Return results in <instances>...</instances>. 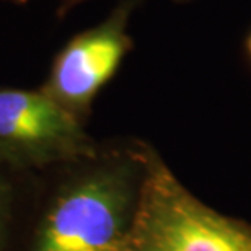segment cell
I'll use <instances>...</instances> for the list:
<instances>
[{"mask_svg": "<svg viewBox=\"0 0 251 251\" xmlns=\"http://www.w3.org/2000/svg\"><path fill=\"white\" fill-rule=\"evenodd\" d=\"M124 251H251V232L204 205L162 162L153 160Z\"/></svg>", "mask_w": 251, "mask_h": 251, "instance_id": "6da1fadb", "label": "cell"}, {"mask_svg": "<svg viewBox=\"0 0 251 251\" xmlns=\"http://www.w3.org/2000/svg\"><path fill=\"white\" fill-rule=\"evenodd\" d=\"M132 209L121 173L82 178L56 199L43 219L34 251H124Z\"/></svg>", "mask_w": 251, "mask_h": 251, "instance_id": "7a4b0ae2", "label": "cell"}, {"mask_svg": "<svg viewBox=\"0 0 251 251\" xmlns=\"http://www.w3.org/2000/svg\"><path fill=\"white\" fill-rule=\"evenodd\" d=\"M140 0H121L103 22L74 34L52 59L43 92L83 123L95 97L134 49L129 23Z\"/></svg>", "mask_w": 251, "mask_h": 251, "instance_id": "3957f363", "label": "cell"}, {"mask_svg": "<svg viewBox=\"0 0 251 251\" xmlns=\"http://www.w3.org/2000/svg\"><path fill=\"white\" fill-rule=\"evenodd\" d=\"M90 152L82 121L43 90L0 88V157L44 163Z\"/></svg>", "mask_w": 251, "mask_h": 251, "instance_id": "277c9868", "label": "cell"}, {"mask_svg": "<svg viewBox=\"0 0 251 251\" xmlns=\"http://www.w3.org/2000/svg\"><path fill=\"white\" fill-rule=\"evenodd\" d=\"M56 2H57L56 17H57V20H64L74 8H77L78 5H82L85 2H90V0H56ZM173 2L186 3V2H191V0H173Z\"/></svg>", "mask_w": 251, "mask_h": 251, "instance_id": "5b68a950", "label": "cell"}, {"mask_svg": "<svg viewBox=\"0 0 251 251\" xmlns=\"http://www.w3.org/2000/svg\"><path fill=\"white\" fill-rule=\"evenodd\" d=\"M243 51H245V56L248 59V62L251 64V28L248 29V33L245 34V38H243Z\"/></svg>", "mask_w": 251, "mask_h": 251, "instance_id": "8992f818", "label": "cell"}, {"mask_svg": "<svg viewBox=\"0 0 251 251\" xmlns=\"http://www.w3.org/2000/svg\"><path fill=\"white\" fill-rule=\"evenodd\" d=\"M0 2L3 3H12V5H26L29 2H33V0H0Z\"/></svg>", "mask_w": 251, "mask_h": 251, "instance_id": "52a82bcc", "label": "cell"}, {"mask_svg": "<svg viewBox=\"0 0 251 251\" xmlns=\"http://www.w3.org/2000/svg\"><path fill=\"white\" fill-rule=\"evenodd\" d=\"M0 228H2V202H0Z\"/></svg>", "mask_w": 251, "mask_h": 251, "instance_id": "ba28073f", "label": "cell"}]
</instances>
